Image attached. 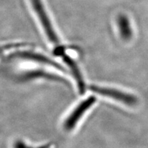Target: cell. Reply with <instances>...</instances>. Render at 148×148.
Instances as JSON below:
<instances>
[{
  "instance_id": "obj_1",
  "label": "cell",
  "mask_w": 148,
  "mask_h": 148,
  "mask_svg": "<svg viewBox=\"0 0 148 148\" xmlns=\"http://www.w3.org/2000/svg\"><path fill=\"white\" fill-rule=\"evenodd\" d=\"M91 90L92 91L97 92L99 95L106 96L112 99L119 101L129 106H134L137 103V99L134 95L125 93L124 92L120 90L112 89V88H106L97 87V86H92Z\"/></svg>"
},
{
  "instance_id": "obj_2",
  "label": "cell",
  "mask_w": 148,
  "mask_h": 148,
  "mask_svg": "<svg viewBox=\"0 0 148 148\" xmlns=\"http://www.w3.org/2000/svg\"><path fill=\"white\" fill-rule=\"evenodd\" d=\"M96 98L94 96H91V97L87 98L84 101L81 103L79 106L77 107V108L73 112L72 115L70 116L68 121V127L71 128L73 127V125L75 124V123L77 121L81 116L86 112V110L90 108V106L95 102Z\"/></svg>"
},
{
  "instance_id": "obj_3",
  "label": "cell",
  "mask_w": 148,
  "mask_h": 148,
  "mask_svg": "<svg viewBox=\"0 0 148 148\" xmlns=\"http://www.w3.org/2000/svg\"><path fill=\"white\" fill-rule=\"evenodd\" d=\"M120 34L124 40H129L132 34L129 19L124 14H121L117 18Z\"/></svg>"
}]
</instances>
